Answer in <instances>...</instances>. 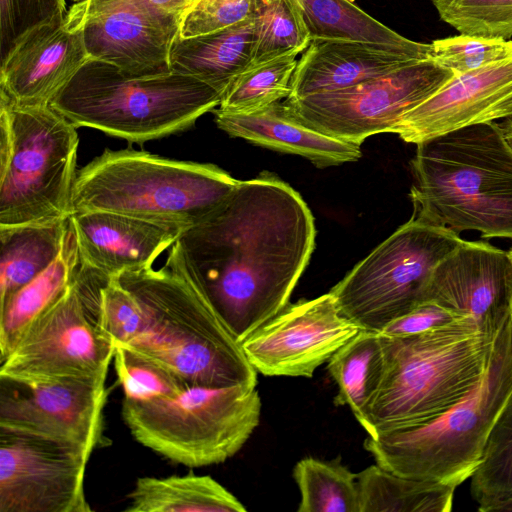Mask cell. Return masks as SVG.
I'll list each match as a JSON object with an SVG mask.
<instances>
[{
    "label": "cell",
    "instance_id": "obj_1",
    "mask_svg": "<svg viewBox=\"0 0 512 512\" xmlns=\"http://www.w3.org/2000/svg\"><path fill=\"white\" fill-rule=\"evenodd\" d=\"M313 215L274 174L240 181L171 246L165 266L198 289L241 343L289 305L315 248Z\"/></svg>",
    "mask_w": 512,
    "mask_h": 512
},
{
    "label": "cell",
    "instance_id": "obj_2",
    "mask_svg": "<svg viewBox=\"0 0 512 512\" xmlns=\"http://www.w3.org/2000/svg\"><path fill=\"white\" fill-rule=\"evenodd\" d=\"M116 280L139 304L142 328L124 346L191 386H256L257 371L211 302L167 266L124 271Z\"/></svg>",
    "mask_w": 512,
    "mask_h": 512
},
{
    "label": "cell",
    "instance_id": "obj_3",
    "mask_svg": "<svg viewBox=\"0 0 512 512\" xmlns=\"http://www.w3.org/2000/svg\"><path fill=\"white\" fill-rule=\"evenodd\" d=\"M411 169L413 217L456 233L512 239V145L497 122L420 142Z\"/></svg>",
    "mask_w": 512,
    "mask_h": 512
},
{
    "label": "cell",
    "instance_id": "obj_4",
    "mask_svg": "<svg viewBox=\"0 0 512 512\" xmlns=\"http://www.w3.org/2000/svg\"><path fill=\"white\" fill-rule=\"evenodd\" d=\"M495 337L469 318L416 335L380 333L384 372L368 436L425 422L462 400L484 376Z\"/></svg>",
    "mask_w": 512,
    "mask_h": 512
},
{
    "label": "cell",
    "instance_id": "obj_5",
    "mask_svg": "<svg viewBox=\"0 0 512 512\" xmlns=\"http://www.w3.org/2000/svg\"><path fill=\"white\" fill-rule=\"evenodd\" d=\"M511 393L510 315L496 334L484 376L468 395L425 422L368 436L364 448L391 472L458 486L479 465L487 438Z\"/></svg>",
    "mask_w": 512,
    "mask_h": 512
},
{
    "label": "cell",
    "instance_id": "obj_6",
    "mask_svg": "<svg viewBox=\"0 0 512 512\" xmlns=\"http://www.w3.org/2000/svg\"><path fill=\"white\" fill-rule=\"evenodd\" d=\"M238 183L214 164L106 149L77 172L71 210L112 211L187 229L211 214Z\"/></svg>",
    "mask_w": 512,
    "mask_h": 512
},
{
    "label": "cell",
    "instance_id": "obj_7",
    "mask_svg": "<svg viewBox=\"0 0 512 512\" xmlns=\"http://www.w3.org/2000/svg\"><path fill=\"white\" fill-rule=\"evenodd\" d=\"M222 96L188 75L171 71L130 77L89 59L49 105L76 128H94L142 144L192 127L220 105Z\"/></svg>",
    "mask_w": 512,
    "mask_h": 512
},
{
    "label": "cell",
    "instance_id": "obj_8",
    "mask_svg": "<svg viewBox=\"0 0 512 512\" xmlns=\"http://www.w3.org/2000/svg\"><path fill=\"white\" fill-rule=\"evenodd\" d=\"M50 105L0 99V226L69 218L79 137Z\"/></svg>",
    "mask_w": 512,
    "mask_h": 512
},
{
    "label": "cell",
    "instance_id": "obj_9",
    "mask_svg": "<svg viewBox=\"0 0 512 512\" xmlns=\"http://www.w3.org/2000/svg\"><path fill=\"white\" fill-rule=\"evenodd\" d=\"M256 386H191L148 402L123 399L132 436L162 457L187 467L220 464L241 450L259 425Z\"/></svg>",
    "mask_w": 512,
    "mask_h": 512
},
{
    "label": "cell",
    "instance_id": "obj_10",
    "mask_svg": "<svg viewBox=\"0 0 512 512\" xmlns=\"http://www.w3.org/2000/svg\"><path fill=\"white\" fill-rule=\"evenodd\" d=\"M109 279L80 262L63 295L0 360V379L37 385L108 371L116 346L103 329L101 302Z\"/></svg>",
    "mask_w": 512,
    "mask_h": 512
},
{
    "label": "cell",
    "instance_id": "obj_11",
    "mask_svg": "<svg viewBox=\"0 0 512 512\" xmlns=\"http://www.w3.org/2000/svg\"><path fill=\"white\" fill-rule=\"evenodd\" d=\"M463 239L455 231L412 217L359 262L331 290L340 313L380 333L426 302L436 266Z\"/></svg>",
    "mask_w": 512,
    "mask_h": 512
},
{
    "label": "cell",
    "instance_id": "obj_12",
    "mask_svg": "<svg viewBox=\"0 0 512 512\" xmlns=\"http://www.w3.org/2000/svg\"><path fill=\"white\" fill-rule=\"evenodd\" d=\"M454 76L452 70L429 58L346 89L286 98V102L314 130L361 145L372 135L390 133L404 114Z\"/></svg>",
    "mask_w": 512,
    "mask_h": 512
},
{
    "label": "cell",
    "instance_id": "obj_13",
    "mask_svg": "<svg viewBox=\"0 0 512 512\" xmlns=\"http://www.w3.org/2000/svg\"><path fill=\"white\" fill-rule=\"evenodd\" d=\"M107 372L37 385L0 379V429L52 440L90 457L107 440Z\"/></svg>",
    "mask_w": 512,
    "mask_h": 512
},
{
    "label": "cell",
    "instance_id": "obj_14",
    "mask_svg": "<svg viewBox=\"0 0 512 512\" xmlns=\"http://www.w3.org/2000/svg\"><path fill=\"white\" fill-rule=\"evenodd\" d=\"M90 457L45 438L0 429V512H90Z\"/></svg>",
    "mask_w": 512,
    "mask_h": 512
},
{
    "label": "cell",
    "instance_id": "obj_15",
    "mask_svg": "<svg viewBox=\"0 0 512 512\" xmlns=\"http://www.w3.org/2000/svg\"><path fill=\"white\" fill-rule=\"evenodd\" d=\"M361 330L340 313L329 292L289 304L241 345L250 364L265 376L311 378Z\"/></svg>",
    "mask_w": 512,
    "mask_h": 512
},
{
    "label": "cell",
    "instance_id": "obj_16",
    "mask_svg": "<svg viewBox=\"0 0 512 512\" xmlns=\"http://www.w3.org/2000/svg\"><path fill=\"white\" fill-rule=\"evenodd\" d=\"M88 0L65 17L25 35L0 68V99L15 106L49 105L90 59L84 42Z\"/></svg>",
    "mask_w": 512,
    "mask_h": 512
},
{
    "label": "cell",
    "instance_id": "obj_17",
    "mask_svg": "<svg viewBox=\"0 0 512 512\" xmlns=\"http://www.w3.org/2000/svg\"><path fill=\"white\" fill-rule=\"evenodd\" d=\"M180 18L154 11L136 0L91 3L84 21L90 59L108 63L130 77L171 72L170 50Z\"/></svg>",
    "mask_w": 512,
    "mask_h": 512
},
{
    "label": "cell",
    "instance_id": "obj_18",
    "mask_svg": "<svg viewBox=\"0 0 512 512\" xmlns=\"http://www.w3.org/2000/svg\"><path fill=\"white\" fill-rule=\"evenodd\" d=\"M433 302L479 330L496 335L511 315L512 258L482 241H465L435 268L426 293Z\"/></svg>",
    "mask_w": 512,
    "mask_h": 512
},
{
    "label": "cell",
    "instance_id": "obj_19",
    "mask_svg": "<svg viewBox=\"0 0 512 512\" xmlns=\"http://www.w3.org/2000/svg\"><path fill=\"white\" fill-rule=\"evenodd\" d=\"M512 117V59L455 74L402 116L390 133L418 144L475 124Z\"/></svg>",
    "mask_w": 512,
    "mask_h": 512
},
{
    "label": "cell",
    "instance_id": "obj_20",
    "mask_svg": "<svg viewBox=\"0 0 512 512\" xmlns=\"http://www.w3.org/2000/svg\"><path fill=\"white\" fill-rule=\"evenodd\" d=\"M433 57L432 44L391 45L360 40H313L297 63L288 98L333 92Z\"/></svg>",
    "mask_w": 512,
    "mask_h": 512
},
{
    "label": "cell",
    "instance_id": "obj_21",
    "mask_svg": "<svg viewBox=\"0 0 512 512\" xmlns=\"http://www.w3.org/2000/svg\"><path fill=\"white\" fill-rule=\"evenodd\" d=\"M81 264L112 278L152 267L184 228L130 215L92 210L72 213Z\"/></svg>",
    "mask_w": 512,
    "mask_h": 512
},
{
    "label": "cell",
    "instance_id": "obj_22",
    "mask_svg": "<svg viewBox=\"0 0 512 512\" xmlns=\"http://www.w3.org/2000/svg\"><path fill=\"white\" fill-rule=\"evenodd\" d=\"M215 122L232 137L276 151L296 154L319 167L357 161L360 145L323 134L303 123L286 100L252 113H228L216 109Z\"/></svg>",
    "mask_w": 512,
    "mask_h": 512
},
{
    "label": "cell",
    "instance_id": "obj_23",
    "mask_svg": "<svg viewBox=\"0 0 512 512\" xmlns=\"http://www.w3.org/2000/svg\"><path fill=\"white\" fill-rule=\"evenodd\" d=\"M256 25L252 17L212 33L175 37L171 71L197 78L224 94L253 59Z\"/></svg>",
    "mask_w": 512,
    "mask_h": 512
},
{
    "label": "cell",
    "instance_id": "obj_24",
    "mask_svg": "<svg viewBox=\"0 0 512 512\" xmlns=\"http://www.w3.org/2000/svg\"><path fill=\"white\" fill-rule=\"evenodd\" d=\"M79 265L77 240L69 222L55 261L0 303V360L11 352L29 325L63 295Z\"/></svg>",
    "mask_w": 512,
    "mask_h": 512
},
{
    "label": "cell",
    "instance_id": "obj_25",
    "mask_svg": "<svg viewBox=\"0 0 512 512\" xmlns=\"http://www.w3.org/2000/svg\"><path fill=\"white\" fill-rule=\"evenodd\" d=\"M127 512H244L246 507L209 475L140 477L127 496Z\"/></svg>",
    "mask_w": 512,
    "mask_h": 512
},
{
    "label": "cell",
    "instance_id": "obj_26",
    "mask_svg": "<svg viewBox=\"0 0 512 512\" xmlns=\"http://www.w3.org/2000/svg\"><path fill=\"white\" fill-rule=\"evenodd\" d=\"M69 218L0 226V303L46 270L59 255Z\"/></svg>",
    "mask_w": 512,
    "mask_h": 512
},
{
    "label": "cell",
    "instance_id": "obj_27",
    "mask_svg": "<svg viewBox=\"0 0 512 512\" xmlns=\"http://www.w3.org/2000/svg\"><path fill=\"white\" fill-rule=\"evenodd\" d=\"M327 368L338 388L334 404L348 405L365 429L384 372L380 333L362 329L331 356Z\"/></svg>",
    "mask_w": 512,
    "mask_h": 512
},
{
    "label": "cell",
    "instance_id": "obj_28",
    "mask_svg": "<svg viewBox=\"0 0 512 512\" xmlns=\"http://www.w3.org/2000/svg\"><path fill=\"white\" fill-rule=\"evenodd\" d=\"M360 512H448L456 485L410 478L373 464L358 473Z\"/></svg>",
    "mask_w": 512,
    "mask_h": 512
},
{
    "label": "cell",
    "instance_id": "obj_29",
    "mask_svg": "<svg viewBox=\"0 0 512 512\" xmlns=\"http://www.w3.org/2000/svg\"><path fill=\"white\" fill-rule=\"evenodd\" d=\"M313 40H360L391 45L414 41L375 20L349 0H294Z\"/></svg>",
    "mask_w": 512,
    "mask_h": 512
},
{
    "label": "cell",
    "instance_id": "obj_30",
    "mask_svg": "<svg viewBox=\"0 0 512 512\" xmlns=\"http://www.w3.org/2000/svg\"><path fill=\"white\" fill-rule=\"evenodd\" d=\"M358 473L335 461L305 457L293 469L301 500L298 512H360Z\"/></svg>",
    "mask_w": 512,
    "mask_h": 512
},
{
    "label": "cell",
    "instance_id": "obj_31",
    "mask_svg": "<svg viewBox=\"0 0 512 512\" xmlns=\"http://www.w3.org/2000/svg\"><path fill=\"white\" fill-rule=\"evenodd\" d=\"M470 491L481 512L512 499V393L487 438L482 458L470 477Z\"/></svg>",
    "mask_w": 512,
    "mask_h": 512
},
{
    "label": "cell",
    "instance_id": "obj_32",
    "mask_svg": "<svg viewBox=\"0 0 512 512\" xmlns=\"http://www.w3.org/2000/svg\"><path fill=\"white\" fill-rule=\"evenodd\" d=\"M253 18L256 33L250 66L286 55H298L311 42L294 0H255Z\"/></svg>",
    "mask_w": 512,
    "mask_h": 512
},
{
    "label": "cell",
    "instance_id": "obj_33",
    "mask_svg": "<svg viewBox=\"0 0 512 512\" xmlns=\"http://www.w3.org/2000/svg\"><path fill=\"white\" fill-rule=\"evenodd\" d=\"M294 54L248 67L227 88L219 110L246 114L288 98L298 61Z\"/></svg>",
    "mask_w": 512,
    "mask_h": 512
},
{
    "label": "cell",
    "instance_id": "obj_34",
    "mask_svg": "<svg viewBox=\"0 0 512 512\" xmlns=\"http://www.w3.org/2000/svg\"><path fill=\"white\" fill-rule=\"evenodd\" d=\"M113 361L124 399L148 402L177 396L190 387L169 370L121 346L115 347Z\"/></svg>",
    "mask_w": 512,
    "mask_h": 512
},
{
    "label": "cell",
    "instance_id": "obj_35",
    "mask_svg": "<svg viewBox=\"0 0 512 512\" xmlns=\"http://www.w3.org/2000/svg\"><path fill=\"white\" fill-rule=\"evenodd\" d=\"M440 19L460 34L510 39L512 0H431Z\"/></svg>",
    "mask_w": 512,
    "mask_h": 512
},
{
    "label": "cell",
    "instance_id": "obj_36",
    "mask_svg": "<svg viewBox=\"0 0 512 512\" xmlns=\"http://www.w3.org/2000/svg\"><path fill=\"white\" fill-rule=\"evenodd\" d=\"M433 59L455 74L512 59V40L460 34L434 40Z\"/></svg>",
    "mask_w": 512,
    "mask_h": 512
},
{
    "label": "cell",
    "instance_id": "obj_37",
    "mask_svg": "<svg viewBox=\"0 0 512 512\" xmlns=\"http://www.w3.org/2000/svg\"><path fill=\"white\" fill-rule=\"evenodd\" d=\"M65 0H0L1 61L30 31L67 13Z\"/></svg>",
    "mask_w": 512,
    "mask_h": 512
},
{
    "label": "cell",
    "instance_id": "obj_38",
    "mask_svg": "<svg viewBox=\"0 0 512 512\" xmlns=\"http://www.w3.org/2000/svg\"><path fill=\"white\" fill-rule=\"evenodd\" d=\"M255 0H197L180 19L178 36L219 31L253 16Z\"/></svg>",
    "mask_w": 512,
    "mask_h": 512
},
{
    "label": "cell",
    "instance_id": "obj_39",
    "mask_svg": "<svg viewBox=\"0 0 512 512\" xmlns=\"http://www.w3.org/2000/svg\"><path fill=\"white\" fill-rule=\"evenodd\" d=\"M102 326L115 346H124L142 328V312L132 294L112 277L102 289Z\"/></svg>",
    "mask_w": 512,
    "mask_h": 512
},
{
    "label": "cell",
    "instance_id": "obj_40",
    "mask_svg": "<svg viewBox=\"0 0 512 512\" xmlns=\"http://www.w3.org/2000/svg\"><path fill=\"white\" fill-rule=\"evenodd\" d=\"M460 317L433 302H425L409 313L390 322L380 333L409 336L446 326Z\"/></svg>",
    "mask_w": 512,
    "mask_h": 512
},
{
    "label": "cell",
    "instance_id": "obj_41",
    "mask_svg": "<svg viewBox=\"0 0 512 512\" xmlns=\"http://www.w3.org/2000/svg\"><path fill=\"white\" fill-rule=\"evenodd\" d=\"M148 8L162 14L181 16L197 1V0H136Z\"/></svg>",
    "mask_w": 512,
    "mask_h": 512
},
{
    "label": "cell",
    "instance_id": "obj_42",
    "mask_svg": "<svg viewBox=\"0 0 512 512\" xmlns=\"http://www.w3.org/2000/svg\"><path fill=\"white\" fill-rule=\"evenodd\" d=\"M497 123L501 128L506 139L512 145V117H508L506 119L497 121Z\"/></svg>",
    "mask_w": 512,
    "mask_h": 512
},
{
    "label": "cell",
    "instance_id": "obj_43",
    "mask_svg": "<svg viewBox=\"0 0 512 512\" xmlns=\"http://www.w3.org/2000/svg\"><path fill=\"white\" fill-rule=\"evenodd\" d=\"M496 511H501V512H512V499H511V500L504 501V502H502V503H499V504L495 505V506L490 510V512H496Z\"/></svg>",
    "mask_w": 512,
    "mask_h": 512
},
{
    "label": "cell",
    "instance_id": "obj_44",
    "mask_svg": "<svg viewBox=\"0 0 512 512\" xmlns=\"http://www.w3.org/2000/svg\"><path fill=\"white\" fill-rule=\"evenodd\" d=\"M108 1H113V0H89V2H92V3H100V2H108Z\"/></svg>",
    "mask_w": 512,
    "mask_h": 512
},
{
    "label": "cell",
    "instance_id": "obj_45",
    "mask_svg": "<svg viewBox=\"0 0 512 512\" xmlns=\"http://www.w3.org/2000/svg\"><path fill=\"white\" fill-rule=\"evenodd\" d=\"M508 252H509V254H510L511 258H512V248Z\"/></svg>",
    "mask_w": 512,
    "mask_h": 512
},
{
    "label": "cell",
    "instance_id": "obj_46",
    "mask_svg": "<svg viewBox=\"0 0 512 512\" xmlns=\"http://www.w3.org/2000/svg\"><path fill=\"white\" fill-rule=\"evenodd\" d=\"M73 1H75V2H81V1H85V0H73Z\"/></svg>",
    "mask_w": 512,
    "mask_h": 512
},
{
    "label": "cell",
    "instance_id": "obj_47",
    "mask_svg": "<svg viewBox=\"0 0 512 512\" xmlns=\"http://www.w3.org/2000/svg\"><path fill=\"white\" fill-rule=\"evenodd\" d=\"M511 324H512V308H511Z\"/></svg>",
    "mask_w": 512,
    "mask_h": 512
}]
</instances>
